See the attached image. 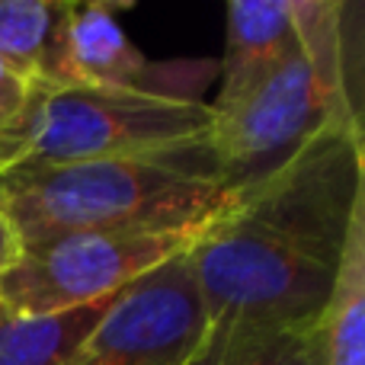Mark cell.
Returning <instances> with one entry per match:
<instances>
[{
	"label": "cell",
	"mask_w": 365,
	"mask_h": 365,
	"mask_svg": "<svg viewBox=\"0 0 365 365\" xmlns=\"http://www.w3.org/2000/svg\"><path fill=\"white\" fill-rule=\"evenodd\" d=\"M122 4H74L68 19V68L74 83L100 90H145V93H177L164 81L167 68H154L145 51L119 26Z\"/></svg>",
	"instance_id": "obj_7"
},
{
	"label": "cell",
	"mask_w": 365,
	"mask_h": 365,
	"mask_svg": "<svg viewBox=\"0 0 365 365\" xmlns=\"http://www.w3.org/2000/svg\"><path fill=\"white\" fill-rule=\"evenodd\" d=\"M362 205V115L340 113L189 247L205 334L314 330Z\"/></svg>",
	"instance_id": "obj_1"
},
{
	"label": "cell",
	"mask_w": 365,
	"mask_h": 365,
	"mask_svg": "<svg viewBox=\"0 0 365 365\" xmlns=\"http://www.w3.org/2000/svg\"><path fill=\"white\" fill-rule=\"evenodd\" d=\"M186 253L128 285L90 330L71 365L186 362L205 334V311Z\"/></svg>",
	"instance_id": "obj_6"
},
{
	"label": "cell",
	"mask_w": 365,
	"mask_h": 365,
	"mask_svg": "<svg viewBox=\"0 0 365 365\" xmlns=\"http://www.w3.org/2000/svg\"><path fill=\"white\" fill-rule=\"evenodd\" d=\"M122 292L61 314L29 317L0 311V365H71L90 330L100 324V317L113 308Z\"/></svg>",
	"instance_id": "obj_10"
},
{
	"label": "cell",
	"mask_w": 365,
	"mask_h": 365,
	"mask_svg": "<svg viewBox=\"0 0 365 365\" xmlns=\"http://www.w3.org/2000/svg\"><path fill=\"white\" fill-rule=\"evenodd\" d=\"M205 231H100L68 234L23 253L0 276L4 314H61L128 289L167 259L186 253Z\"/></svg>",
	"instance_id": "obj_5"
},
{
	"label": "cell",
	"mask_w": 365,
	"mask_h": 365,
	"mask_svg": "<svg viewBox=\"0 0 365 365\" xmlns=\"http://www.w3.org/2000/svg\"><path fill=\"white\" fill-rule=\"evenodd\" d=\"M19 259H23V240H19L16 225H13V218L6 215V208L0 205V276L10 272Z\"/></svg>",
	"instance_id": "obj_14"
},
{
	"label": "cell",
	"mask_w": 365,
	"mask_h": 365,
	"mask_svg": "<svg viewBox=\"0 0 365 365\" xmlns=\"http://www.w3.org/2000/svg\"><path fill=\"white\" fill-rule=\"evenodd\" d=\"M32 100V83L0 64V132L13 128Z\"/></svg>",
	"instance_id": "obj_13"
},
{
	"label": "cell",
	"mask_w": 365,
	"mask_h": 365,
	"mask_svg": "<svg viewBox=\"0 0 365 365\" xmlns=\"http://www.w3.org/2000/svg\"><path fill=\"white\" fill-rule=\"evenodd\" d=\"M212 106L199 96L100 87H32L19 122L0 132V177L36 167L132 158L205 138Z\"/></svg>",
	"instance_id": "obj_4"
},
{
	"label": "cell",
	"mask_w": 365,
	"mask_h": 365,
	"mask_svg": "<svg viewBox=\"0 0 365 365\" xmlns=\"http://www.w3.org/2000/svg\"><path fill=\"white\" fill-rule=\"evenodd\" d=\"M314 0H234L227 4V38L218 96L234 93L302 42Z\"/></svg>",
	"instance_id": "obj_8"
},
{
	"label": "cell",
	"mask_w": 365,
	"mask_h": 365,
	"mask_svg": "<svg viewBox=\"0 0 365 365\" xmlns=\"http://www.w3.org/2000/svg\"><path fill=\"white\" fill-rule=\"evenodd\" d=\"M353 4L314 0L302 42L250 83L215 96L205 141L237 192L302 151L334 115L359 109V23Z\"/></svg>",
	"instance_id": "obj_3"
},
{
	"label": "cell",
	"mask_w": 365,
	"mask_h": 365,
	"mask_svg": "<svg viewBox=\"0 0 365 365\" xmlns=\"http://www.w3.org/2000/svg\"><path fill=\"white\" fill-rule=\"evenodd\" d=\"M321 365H365V205L353 215L336 272L321 321Z\"/></svg>",
	"instance_id": "obj_11"
},
{
	"label": "cell",
	"mask_w": 365,
	"mask_h": 365,
	"mask_svg": "<svg viewBox=\"0 0 365 365\" xmlns=\"http://www.w3.org/2000/svg\"><path fill=\"white\" fill-rule=\"evenodd\" d=\"M182 365H321L314 330H257V334H202Z\"/></svg>",
	"instance_id": "obj_12"
},
{
	"label": "cell",
	"mask_w": 365,
	"mask_h": 365,
	"mask_svg": "<svg viewBox=\"0 0 365 365\" xmlns=\"http://www.w3.org/2000/svg\"><path fill=\"white\" fill-rule=\"evenodd\" d=\"M71 0H0V64L32 87H71Z\"/></svg>",
	"instance_id": "obj_9"
},
{
	"label": "cell",
	"mask_w": 365,
	"mask_h": 365,
	"mask_svg": "<svg viewBox=\"0 0 365 365\" xmlns=\"http://www.w3.org/2000/svg\"><path fill=\"white\" fill-rule=\"evenodd\" d=\"M234 195L205 138L0 177V205L16 225L23 253L68 234L199 231L227 212Z\"/></svg>",
	"instance_id": "obj_2"
}]
</instances>
